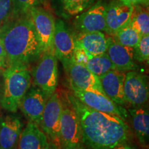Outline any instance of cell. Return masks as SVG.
I'll return each instance as SVG.
<instances>
[{
    "label": "cell",
    "mask_w": 149,
    "mask_h": 149,
    "mask_svg": "<svg viewBox=\"0 0 149 149\" xmlns=\"http://www.w3.org/2000/svg\"><path fill=\"white\" fill-rule=\"evenodd\" d=\"M67 95L79 117L84 146L94 149L132 148L131 133L126 121L91 109L73 94Z\"/></svg>",
    "instance_id": "6da1fadb"
},
{
    "label": "cell",
    "mask_w": 149,
    "mask_h": 149,
    "mask_svg": "<svg viewBox=\"0 0 149 149\" xmlns=\"http://www.w3.org/2000/svg\"><path fill=\"white\" fill-rule=\"evenodd\" d=\"M0 37L6 55L7 67L29 66L42 54L31 15L11 19L0 28Z\"/></svg>",
    "instance_id": "7a4b0ae2"
},
{
    "label": "cell",
    "mask_w": 149,
    "mask_h": 149,
    "mask_svg": "<svg viewBox=\"0 0 149 149\" xmlns=\"http://www.w3.org/2000/svg\"><path fill=\"white\" fill-rule=\"evenodd\" d=\"M2 77L0 105L6 111L16 113L32 84V75L29 66H8L3 70Z\"/></svg>",
    "instance_id": "3957f363"
},
{
    "label": "cell",
    "mask_w": 149,
    "mask_h": 149,
    "mask_svg": "<svg viewBox=\"0 0 149 149\" xmlns=\"http://www.w3.org/2000/svg\"><path fill=\"white\" fill-rule=\"evenodd\" d=\"M61 97L62 111L60 122L61 148L67 149L82 148V132L79 117L68 97L67 93Z\"/></svg>",
    "instance_id": "277c9868"
},
{
    "label": "cell",
    "mask_w": 149,
    "mask_h": 149,
    "mask_svg": "<svg viewBox=\"0 0 149 149\" xmlns=\"http://www.w3.org/2000/svg\"><path fill=\"white\" fill-rule=\"evenodd\" d=\"M37 61L31 74L33 84L49 97L58 86V59L55 52H44Z\"/></svg>",
    "instance_id": "5b68a950"
},
{
    "label": "cell",
    "mask_w": 149,
    "mask_h": 149,
    "mask_svg": "<svg viewBox=\"0 0 149 149\" xmlns=\"http://www.w3.org/2000/svg\"><path fill=\"white\" fill-rule=\"evenodd\" d=\"M62 111V100L59 93L49 97L42 115L40 127L48 137L53 148H61L60 122Z\"/></svg>",
    "instance_id": "8992f818"
},
{
    "label": "cell",
    "mask_w": 149,
    "mask_h": 149,
    "mask_svg": "<svg viewBox=\"0 0 149 149\" xmlns=\"http://www.w3.org/2000/svg\"><path fill=\"white\" fill-rule=\"evenodd\" d=\"M72 93L80 102L86 106L95 111L115 115L124 121L128 118V114L126 110L101 93L94 91L83 90L70 86Z\"/></svg>",
    "instance_id": "52a82bcc"
},
{
    "label": "cell",
    "mask_w": 149,
    "mask_h": 149,
    "mask_svg": "<svg viewBox=\"0 0 149 149\" xmlns=\"http://www.w3.org/2000/svg\"><path fill=\"white\" fill-rule=\"evenodd\" d=\"M63 66L70 86L83 90L94 91L106 95L102 89L100 77L90 71L84 64L76 61L74 57L63 64Z\"/></svg>",
    "instance_id": "ba28073f"
},
{
    "label": "cell",
    "mask_w": 149,
    "mask_h": 149,
    "mask_svg": "<svg viewBox=\"0 0 149 149\" xmlns=\"http://www.w3.org/2000/svg\"><path fill=\"white\" fill-rule=\"evenodd\" d=\"M107 3L105 0H97L90 8L75 16L74 26L76 32L101 31L107 33Z\"/></svg>",
    "instance_id": "9c48e42d"
},
{
    "label": "cell",
    "mask_w": 149,
    "mask_h": 149,
    "mask_svg": "<svg viewBox=\"0 0 149 149\" xmlns=\"http://www.w3.org/2000/svg\"><path fill=\"white\" fill-rule=\"evenodd\" d=\"M124 91L128 104L145 107L149 102V77L136 70L126 72Z\"/></svg>",
    "instance_id": "30bf717a"
},
{
    "label": "cell",
    "mask_w": 149,
    "mask_h": 149,
    "mask_svg": "<svg viewBox=\"0 0 149 149\" xmlns=\"http://www.w3.org/2000/svg\"><path fill=\"white\" fill-rule=\"evenodd\" d=\"M40 40L42 53L54 51L55 19L53 15L41 6H35L30 12Z\"/></svg>",
    "instance_id": "8fae6325"
},
{
    "label": "cell",
    "mask_w": 149,
    "mask_h": 149,
    "mask_svg": "<svg viewBox=\"0 0 149 149\" xmlns=\"http://www.w3.org/2000/svg\"><path fill=\"white\" fill-rule=\"evenodd\" d=\"M54 51L58 60L64 64L74 57V34L64 20H55Z\"/></svg>",
    "instance_id": "7c38bea8"
},
{
    "label": "cell",
    "mask_w": 149,
    "mask_h": 149,
    "mask_svg": "<svg viewBox=\"0 0 149 149\" xmlns=\"http://www.w3.org/2000/svg\"><path fill=\"white\" fill-rule=\"evenodd\" d=\"M48 99L42 89L33 85L22 100L19 109L28 120L40 126Z\"/></svg>",
    "instance_id": "4fadbf2b"
},
{
    "label": "cell",
    "mask_w": 149,
    "mask_h": 149,
    "mask_svg": "<svg viewBox=\"0 0 149 149\" xmlns=\"http://www.w3.org/2000/svg\"><path fill=\"white\" fill-rule=\"evenodd\" d=\"M109 37L101 31L76 33L74 35L75 49L82 51L89 59L104 54L107 51Z\"/></svg>",
    "instance_id": "5bb4252c"
},
{
    "label": "cell",
    "mask_w": 149,
    "mask_h": 149,
    "mask_svg": "<svg viewBox=\"0 0 149 149\" xmlns=\"http://www.w3.org/2000/svg\"><path fill=\"white\" fill-rule=\"evenodd\" d=\"M133 6L126 4L120 0L107 3L106 12L107 33L113 36L117 31L129 24Z\"/></svg>",
    "instance_id": "9a60e30c"
},
{
    "label": "cell",
    "mask_w": 149,
    "mask_h": 149,
    "mask_svg": "<svg viewBox=\"0 0 149 149\" xmlns=\"http://www.w3.org/2000/svg\"><path fill=\"white\" fill-rule=\"evenodd\" d=\"M107 53L114 64L115 70L124 72L137 70L135 49L119 44L112 36L109 37Z\"/></svg>",
    "instance_id": "2e32d148"
},
{
    "label": "cell",
    "mask_w": 149,
    "mask_h": 149,
    "mask_svg": "<svg viewBox=\"0 0 149 149\" xmlns=\"http://www.w3.org/2000/svg\"><path fill=\"white\" fill-rule=\"evenodd\" d=\"M125 76V72L113 70L99 77L106 95L122 107L128 105L124 91Z\"/></svg>",
    "instance_id": "e0dca14e"
},
{
    "label": "cell",
    "mask_w": 149,
    "mask_h": 149,
    "mask_svg": "<svg viewBox=\"0 0 149 149\" xmlns=\"http://www.w3.org/2000/svg\"><path fill=\"white\" fill-rule=\"evenodd\" d=\"M23 128V122L15 115L0 117V148L10 149L17 146Z\"/></svg>",
    "instance_id": "ac0fdd59"
},
{
    "label": "cell",
    "mask_w": 149,
    "mask_h": 149,
    "mask_svg": "<svg viewBox=\"0 0 149 149\" xmlns=\"http://www.w3.org/2000/svg\"><path fill=\"white\" fill-rule=\"evenodd\" d=\"M51 148L53 146L40 126L29 121L19 136L17 148L48 149Z\"/></svg>",
    "instance_id": "d6986e66"
},
{
    "label": "cell",
    "mask_w": 149,
    "mask_h": 149,
    "mask_svg": "<svg viewBox=\"0 0 149 149\" xmlns=\"http://www.w3.org/2000/svg\"><path fill=\"white\" fill-rule=\"evenodd\" d=\"M132 125L139 144L149 147V109L144 107L128 109Z\"/></svg>",
    "instance_id": "ffe728a7"
},
{
    "label": "cell",
    "mask_w": 149,
    "mask_h": 149,
    "mask_svg": "<svg viewBox=\"0 0 149 149\" xmlns=\"http://www.w3.org/2000/svg\"><path fill=\"white\" fill-rule=\"evenodd\" d=\"M97 0H54L55 8L59 15L65 18L79 15L90 8Z\"/></svg>",
    "instance_id": "44dd1931"
},
{
    "label": "cell",
    "mask_w": 149,
    "mask_h": 149,
    "mask_svg": "<svg viewBox=\"0 0 149 149\" xmlns=\"http://www.w3.org/2000/svg\"><path fill=\"white\" fill-rule=\"evenodd\" d=\"M129 25L141 36L149 35V12L144 6H133Z\"/></svg>",
    "instance_id": "7402d4cb"
},
{
    "label": "cell",
    "mask_w": 149,
    "mask_h": 149,
    "mask_svg": "<svg viewBox=\"0 0 149 149\" xmlns=\"http://www.w3.org/2000/svg\"><path fill=\"white\" fill-rule=\"evenodd\" d=\"M84 65L90 71L98 77L111 70H115L114 64L107 53L91 57Z\"/></svg>",
    "instance_id": "603a6c76"
},
{
    "label": "cell",
    "mask_w": 149,
    "mask_h": 149,
    "mask_svg": "<svg viewBox=\"0 0 149 149\" xmlns=\"http://www.w3.org/2000/svg\"><path fill=\"white\" fill-rule=\"evenodd\" d=\"M112 37L119 44L135 49L140 41L141 35L128 24Z\"/></svg>",
    "instance_id": "cb8c5ba5"
},
{
    "label": "cell",
    "mask_w": 149,
    "mask_h": 149,
    "mask_svg": "<svg viewBox=\"0 0 149 149\" xmlns=\"http://www.w3.org/2000/svg\"><path fill=\"white\" fill-rule=\"evenodd\" d=\"M13 13L12 19L30 15L31 10L41 6L40 0H13Z\"/></svg>",
    "instance_id": "d4e9b609"
},
{
    "label": "cell",
    "mask_w": 149,
    "mask_h": 149,
    "mask_svg": "<svg viewBox=\"0 0 149 149\" xmlns=\"http://www.w3.org/2000/svg\"><path fill=\"white\" fill-rule=\"evenodd\" d=\"M135 57L137 61H147L149 58V35L141 36L139 44L135 48Z\"/></svg>",
    "instance_id": "484cf974"
},
{
    "label": "cell",
    "mask_w": 149,
    "mask_h": 149,
    "mask_svg": "<svg viewBox=\"0 0 149 149\" xmlns=\"http://www.w3.org/2000/svg\"><path fill=\"white\" fill-rule=\"evenodd\" d=\"M13 13V0H0V28L12 19Z\"/></svg>",
    "instance_id": "4316f807"
},
{
    "label": "cell",
    "mask_w": 149,
    "mask_h": 149,
    "mask_svg": "<svg viewBox=\"0 0 149 149\" xmlns=\"http://www.w3.org/2000/svg\"><path fill=\"white\" fill-rule=\"evenodd\" d=\"M126 4L135 6V5H143L146 6L149 3V0H120Z\"/></svg>",
    "instance_id": "83f0119b"
},
{
    "label": "cell",
    "mask_w": 149,
    "mask_h": 149,
    "mask_svg": "<svg viewBox=\"0 0 149 149\" xmlns=\"http://www.w3.org/2000/svg\"><path fill=\"white\" fill-rule=\"evenodd\" d=\"M0 59H1L6 63V51L4 50V48H3V43L2 41H1V37H0Z\"/></svg>",
    "instance_id": "f1b7e54d"
},
{
    "label": "cell",
    "mask_w": 149,
    "mask_h": 149,
    "mask_svg": "<svg viewBox=\"0 0 149 149\" xmlns=\"http://www.w3.org/2000/svg\"><path fill=\"white\" fill-rule=\"evenodd\" d=\"M6 68H7L6 63L1 59H0V72H3V70H4Z\"/></svg>",
    "instance_id": "f546056e"
},
{
    "label": "cell",
    "mask_w": 149,
    "mask_h": 149,
    "mask_svg": "<svg viewBox=\"0 0 149 149\" xmlns=\"http://www.w3.org/2000/svg\"><path fill=\"white\" fill-rule=\"evenodd\" d=\"M2 84H3L2 72H0V99H1V91H2Z\"/></svg>",
    "instance_id": "4dcf8cb0"
},
{
    "label": "cell",
    "mask_w": 149,
    "mask_h": 149,
    "mask_svg": "<svg viewBox=\"0 0 149 149\" xmlns=\"http://www.w3.org/2000/svg\"><path fill=\"white\" fill-rule=\"evenodd\" d=\"M40 1L41 2V4H44V3H46V2L48 0H40Z\"/></svg>",
    "instance_id": "1f68e13d"
},
{
    "label": "cell",
    "mask_w": 149,
    "mask_h": 149,
    "mask_svg": "<svg viewBox=\"0 0 149 149\" xmlns=\"http://www.w3.org/2000/svg\"><path fill=\"white\" fill-rule=\"evenodd\" d=\"M145 6V7H146V9H147V10H148V12H149V3H148V4H147V5H146V6Z\"/></svg>",
    "instance_id": "d6a6232c"
},
{
    "label": "cell",
    "mask_w": 149,
    "mask_h": 149,
    "mask_svg": "<svg viewBox=\"0 0 149 149\" xmlns=\"http://www.w3.org/2000/svg\"><path fill=\"white\" fill-rule=\"evenodd\" d=\"M147 61H148V65H149V58H148V60H147Z\"/></svg>",
    "instance_id": "836d02e7"
}]
</instances>
